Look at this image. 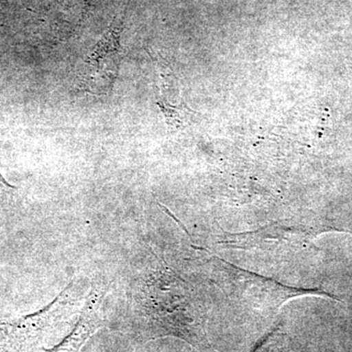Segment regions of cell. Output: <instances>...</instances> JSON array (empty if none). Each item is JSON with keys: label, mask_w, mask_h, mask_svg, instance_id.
Instances as JSON below:
<instances>
[{"label": "cell", "mask_w": 352, "mask_h": 352, "mask_svg": "<svg viewBox=\"0 0 352 352\" xmlns=\"http://www.w3.org/2000/svg\"><path fill=\"white\" fill-rule=\"evenodd\" d=\"M105 296L106 289L102 285H95L87 296L76 328L61 344L47 352H80L85 342L103 326L102 307Z\"/></svg>", "instance_id": "cell-3"}, {"label": "cell", "mask_w": 352, "mask_h": 352, "mask_svg": "<svg viewBox=\"0 0 352 352\" xmlns=\"http://www.w3.org/2000/svg\"><path fill=\"white\" fill-rule=\"evenodd\" d=\"M127 310L146 340L173 337L199 352L210 351L208 312L200 292L161 258L132 279Z\"/></svg>", "instance_id": "cell-1"}, {"label": "cell", "mask_w": 352, "mask_h": 352, "mask_svg": "<svg viewBox=\"0 0 352 352\" xmlns=\"http://www.w3.org/2000/svg\"><path fill=\"white\" fill-rule=\"evenodd\" d=\"M157 105L160 106L164 115L166 116V122H168L170 131L180 129L186 126L189 119V113H195L186 107L184 104L176 106L171 105V104L166 103L163 99H160L157 101Z\"/></svg>", "instance_id": "cell-4"}, {"label": "cell", "mask_w": 352, "mask_h": 352, "mask_svg": "<svg viewBox=\"0 0 352 352\" xmlns=\"http://www.w3.org/2000/svg\"><path fill=\"white\" fill-rule=\"evenodd\" d=\"M122 29L124 20L115 16L107 31L88 55L85 61L87 71L80 85L85 91L96 95L110 94L119 74Z\"/></svg>", "instance_id": "cell-2"}]
</instances>
